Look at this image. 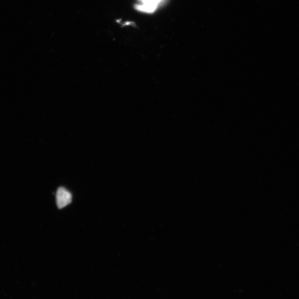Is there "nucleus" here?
<instances>
[{"instance_id": "nucleus-1", "label": "nucleus", "mask_w": 299, "mask_h": 299, "mask_svg": "<svg viewBox=\"0 0 299 299\" xmlns=\"http://www.w3.org/2000/svg\"><path fill=\"white\" fill-rule=\"evenodd\" d=\"M56 203L60 208H63L72 202V194L64 187H60L56 194Z\"/></svg>"}]
</instances>
